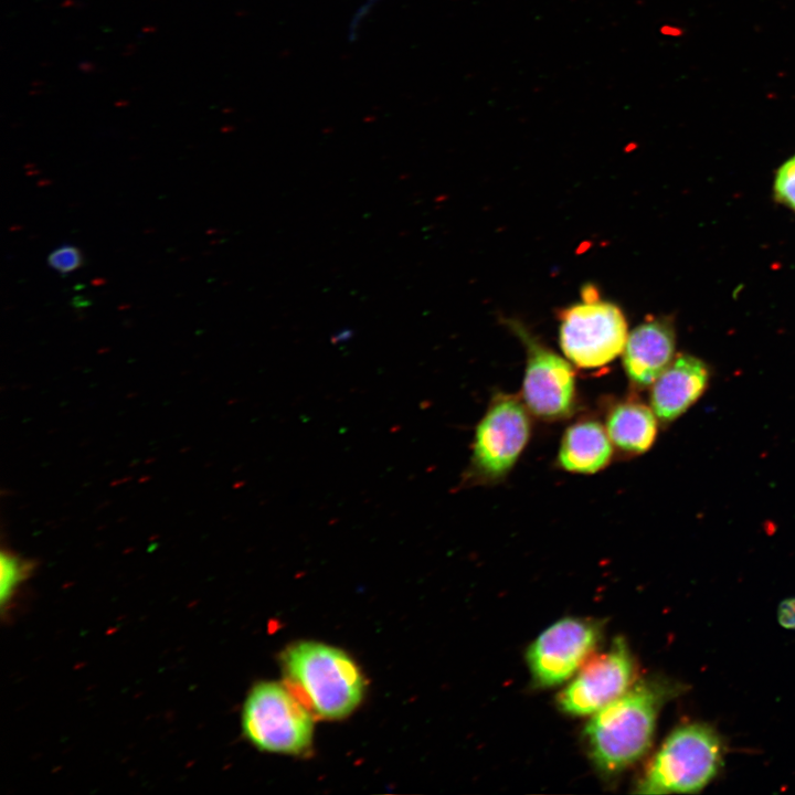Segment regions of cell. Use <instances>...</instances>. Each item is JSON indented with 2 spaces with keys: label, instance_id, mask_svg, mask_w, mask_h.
<instances>
[{
  "label": "cell",
  "instance_id": "12",
  "mask_svg": "<svg viewBox=\"0 0 795 795\" xmlns=\"http://www.w3.org/2000/svg\"><path fill=\"white\" fill-rule=\"evenodd\" d=\"M613 456V444L606 428L595 420H582L566 428L558 464L576 474H594L605 468Z\"/></svg>",
  "mask_w": 795,
  "mask_h": 795
},
{
  "label": "cell",
  "instance_id": "4",
  "mask_svg": "<svg viewBox=\"0 0 795 795\" xmlns=\"http://www.w3.org/2000/svg\"><path fill=\"white\" fill-rule=\"evenodd\" d=\"M309 711L289 688L259 682L244 703L243 732L259 750L298 754L311 743L314 722Z\"/></svg>",
  "mask_w": 795,
  "mask_h": 795
},
{
  "label": "cell",
  "instance_id": "10",
  "mask_svg": "<svg viewBox=\"0 0 795 795\" xmlns=\"http://www.w3.org/2000/svg\"><path fill=\"white\" fill-rule=\"evenodd\" d=\"M709 382V370L703 361L680 354L651 384L650 407L662 423L682 415L703 394Z\"/></svg>",
  "mask_w": 795,
  "mask_h": 795
},
{
  "label": "cell",
  "instance_id": "13",
  "mask_svg": "<svg viewBox=\"0 0 795 795\" xmlns=\"http://www.w3.org/2000/svg\"><path fill=\"white\" fill-rule=\"evenodd\" d=\"M657 420L651 407L628 399L611 407L605 428L617 449L638 455L653 446L658 432Z\"/></svg>",
  "mask_w": 795,
  "mask_h": 795
},
{
  "label": "cell",
  "instance_id": "17",
  "mask_svg": "<svg viewBox=\"0 0 795 795\" xmlns=\"http://www.w3.org/2000/svg\"><path fill=\"white\" fill-rule=\"evenodd\" d=\"M780 624L787 629H795V597L784 600L777 610Z\"/></svg>",
  "mask_w": 795,
  "mask_h": 795
},
{
  "label": "cell",
  "instance_id": "7",
  "mask_svg": "<svg viewBox=\"0 0 795 795\" xmlns=\"http://www.w3.org/2000/svg\"><path fill=\"white\" fill-rule=\"evenodd\" d=\"M509 327L526 348L522 401L528 411L543 421L570 416L575 407L576 388L569 361L541 343L521 324L511 320Z\"/></svg>",
  "mask_w": 795,
  "mask_h": 795
},
{
  "label": "cell",
  "instance_id": "16",
  "mask_svg": "<svg viewBox=\"0 0 795 795\" xmlns=\"http://www.w3.org/2000/svg\"><path fill=\"white\" fill-rule=\"evenodd\" d=\"M775 191L782 202L795 210V156L780 168Z\"/></svg>",
  "mask_w": 795,
  "mask_h": 795
},
{
  "label": "cell",
  "instance_id": "9",
  "mask_svg": "<svg viewBox=\"0 0 795 795\" xmlns=\"http://www.w3.org/2000/svg\"><path fill=\"white\" fill-rule=\"evenodd\" d=\"M633 678L630 653L624 639L617 637L608 650L583 664L560 692L558 703L569 714H593L624 695Z\"/></svg>",
  "mask_w": 795,
  "mask_h": 795
},
{
  "label": "cell",
  "instance_id": "1",
  "mask_svg": "<svg viewBox=\"0 0 795 795\" xmlns=\"http://www.w3.org/2000/svg\"><path fill=\"white\" fill-rule=\"evenodd\" d=\"M288 688L316 716L339 719L360 703L363 679L342 650L312 642L288 647L282 656Z\"/></svg>",
  "mask_w": 795,
  "mask_h": 795
},
{
  "label": "cell",
  "instance_id": "15",
  "mask_svg": "<svg viewBox=\"0 0 795 795\" xmlns=\"http://www.w3.org/2000/svg\"><path fill=\"white\" fill-rule=\"evenodd\" d=\"M47 264L57 273L65 275L82 266L83 256L78 247L62 245L50 253Z\"/></svg>",
  "mask_w": 795,
  "mask_h": 795
},
{
  "label": "cell",
  "instance_id": "5",
  "mask_svg": "<svg viewBox=\"0 0 795 795\" xmlns=\"http://www.w3.org/2000/svg\"><path fill=\"white\" fill-rule=\"evenodd\" d=\"M531 435L528 409L515 395L498 393L479 421L465 479L490 484L513 468Z\"/></svg>",
  "mask_w": 795,
  "mask_h": 795
},
{
  "label": "cell",
  "instance_id": "14",
  "mask_svg": "<svg viewBox=\"0 0 795 795\" xmlns=\"http://www.w3.org/2000/svg\"><path fill=\"white\" fill-rule=\"evenodd\" d=\"M1 569V604H6L14 593L17 586L23 581L28 573V565L17 555L10 552H2L0 559Z\"/></svg>",
  "mask_w": 795,
  "mask_h": 795
},
{
  "label": "cell",
  "instance_id": "2",
  "mask_svg": "<svg viewBox=\"0 0 795 795\" xmlns=\"http://www.w3.org/2000/svg\"><path fill=\"white\" fill-rule=\"evenodd\" d=\"M665 692L664 687L639 683L593 713L585 738L602 771L618 772L648 751Z\"/></svg>",
  "mask_w": 795,
  "mask_h": 795
},
{
  "label": "cell",
  "instance_id": "3",
  "mask_svg": "<svg viewBox=\"0 0 795 795\" xmlns=\"http://www.w3.org/2000/svg\"><path fill=\"white\" fill-rule=\"evenodd\" d=\"M723 754V742L713 728L698 722L680 725L656 752L638 792L697 793L717 776Z\"/></svg>",
  "mask_w": 795,
  "mask_h": 795
},
{
  "label": "cell",
  "instance_id": "8",
  "mask_svg": "<svg viewBox=\"0 0 795 795\" xmlns=\"http://www.w3.org/2000/svg\"><path fill=\"white\" fill-rule=\"evenodd\" d=\"M598 639L600 628L592 621L565 617L553 623L527 651L534 680L544 687L568 680L590 658Z\"/></svg>",
  "mask_w": 795,
  "mask_h": 795
},
{
  "label": "cell",
  "instance_id": "6",
  "mask_svg": "<svg viewBox=\"0 0 795 795\" xmlns=\"http://www.w3.org/2000/svg\"><path fill=\"white\" fill-rule=\"evenodd\" d=\"M586 290V289H585ZM583 303L561 312L560 347L574 365L602 368L615 360L625 348L627 322L614 304L598 300L591 287Z\"/></svg>",
  "mask_w": 795,
  "mask_h": 795
},
{
  "label": "cell",
  "instance_id": "11",
  "mask_svg": "<svg viewBox=\"0 0 795 795\" xmlns=\"http://www.w3.org/2000/svg\"><path fill=\"white\" fill-rule=\"evenodd\" d=\"M675 343L674 330L664 320H647L633 329L623 350L629 382L637 389L651 385L674 360Z\"/></svg>",
  "mask_w": 795,
  "mask_h": 795
}]
</instances>
